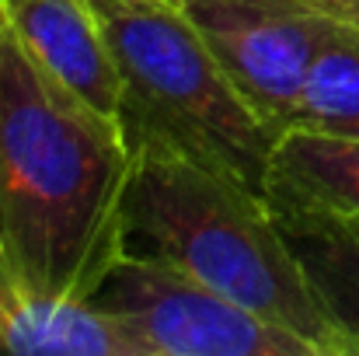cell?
<instances>
[{"instance_id":"cell-6","label":"cell","mask_w":359,"mask_h":356,"mask_svg":"<svg viewBox=\"0 0 359 356\" xmlns=\"http://www.w3.org/2000/svg\"><path fill=\"white\" fill-rule=\"evenodd\" d=\"M0 353L136 356L133 343L91 304L46 290L0 237Z\"/></svg>"},{"instance_id":"cell-1","label":"cell","mask_w":359,"mask_h":356,"mask_svg":"<svg viewBox=\"0 0 359 356\" xmlns=\"http://www.w3.org/2000/svg\"><path fill=\"white\" fill-rule=\"evenodd\" d=\"M133 143L0 14V237L46 290L91 301L126 251Z\"/></svg>"},{"instance_id":"cell-11","label":"cell","mask_w":359,"mask_h":356,"mask_svg":"<svg viewBox=\"0 0 359 356\" xmlns=\"http://www.w3.org/2000/svg\"><path fill=\"white\" fill-rule=\"evenodd\" d=\"M126 4H136V7H182L185 0H126Z\"/></svg>"},{"instance_id":"cell-7","label":"cell","mask_w":359,"mask_h":356,"mask_svg":"<svg viewBox=\"0 0 359 356\" xmlns=\"http://www.w3.org/2000/svg\"><path fill=\"white\" fill-rule=\"evenodd\" d=\"M0 14L53 74L122 122V81L91 0H0Z\"/></svg>"},{"instance_id":"cell-12","label":"cell","mask_w":359,"mask_h":356,"mask_svg":"<svg viewBox=\"0 0 359 356\" xmlns=\"http://www.w3.org/2000/svg\"><path fill=\"white\" fill-rule=\"evenodd\" d=\"M335 4H342L346 11H353V14H359V0H335Z\"/></svg>"},{"instance_id":"cell-5","label":"cell","mask_w":359,"mask_h":356,"mask_svg":"<svg viewBox=\"0 0 359 356\" xmlns=\"http://www.w3.org/2000/svg\"><path fill=\"white\" fill-rule=\"evenodd\" d=\"M182 11L276 133L290 129L321 49L359 25L335 0H185Z\"/></svg>"},{"instance_id":"cell-2","label":"cell","mask_w":359,"mask_h":356,"mask_svg":"<svg viewBox=\"0 0 359 356\" xmlns=\"http://www.w3.org/2000/svg\"><path fill=\"white\" fill-rule=\"evenodd\" d=\"M129 143L126 248L171 262L304 336L321 356H353L286 241L269 192L192 157L164 136L129 133Z\"/></svg>"},{"instance_id":"cell-9","label":"cell","mask_w":359,"mask_h":356,"mask_svg":"<svg viewBox=\"0 0 359 356\" xmlns=\"http://www.w3.org/2000/svg\"><path fill=\"white\" fill-rule=\"evenodd\" d=\"M269 192H286L359 217V136L290 126L279 133Z\"/></svg>"},{"instance_id":"cell-3","label":"cell","mask_w":359,"mask_h":356,"mask_svg":"<svg viewBox=\"0 0 359 356\" xmlns=\"http://www.w3.org/2000/svg\"><path fill=\"white\" fill-rule=\"evenodd\" d=\"M122 81V122L269 192L279 133L241 95L182 7L91 0Z\"/></svg>"},{"instance_id":"cell-8","label":"cell","mask_w":359,"mask_h":356,"mask_svg":"<svg viewBox=\"0 0 359 356\" xmlns=\"http://www.w3.org/2000/svg\"><path fill=\"white\" fill-rule=\"evenodd\" d=\"M269 199L314 294L359 356V217L286 192H269Z\"/></svg>"},{"instance_id":"cell-10","label":"cell","mask_w":359,"mask_h":356,"mask_svg":"<svg viewBox=\"0 0 359 356\" xmlns=\"http://www.w3.org/2000/svg\"><path fill=\"white\" fill-rule=\"evenodd\" d=\"M290 126L359 136V25H349L321 49Z\"/></svg>"},{"instance_id":"cell-4","label":"cell","mask_w":359,"mask_h":356,"mask_svg":"<svg viewBox=\"0 0 359 356\" xmlns=\"http://www.w3.org/2000/svg\"><path fill=\"white\" fill-rule=\"evenodd\" d=\"M91 304L136 356H321L304 336L133 248L116 258Z\"/></svg>"}]
</instances>
